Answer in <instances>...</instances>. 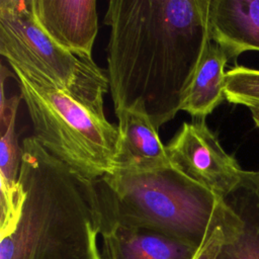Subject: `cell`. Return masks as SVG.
<instances>
[{"instance_id": "6", "label": "cell", "mask_w": 259, "mask_h": 259, "mask_svg": "<svg viewBox=\"0 0 259 259\" xmlns=\"http://www.w3.org/2000/svg\"><path fill=\"white\" fill-rule=\"evenodd\" d=\"M165 149L171 167L221 198L241 180L244 170L224 150L204 119L183 122Z\"/></svg>"}, {"instance_id": "13", "label": "cell", "mask_w": 259, "mask_h": 259, "mask_svg": "<svg viewBox=\"0 0 259 259\" xmlns=\"http://www.w3.org/2000/svg\"><path fill=\"white\" fill-rule=\"evenodd\" d=\"M229 61L224 49L209 39L184 91L180 110L193 119H204L226 99L225 67Z\"/></svg>"}, {"instance_id": "7", "label": "cell", "mask_w": 259, "mask_h": 259, "mask_svg": "<svg viewBox=\"0 0 259 259\" xmlns=\"http://www.w3.org/2000/svg\"><path fill=\"white\" fill-rule=\"evenodd\" d=\"M34 20L61 48L92 59L98 31L94 0H30Z\"/></svg>"}, {"instance_id": "4", "label": "cell", "mask_w": 259, "mask_h": 259, "mask_svg": "<svg viewBox=\"0 0 259 259\" xmlns=\"http://www.w3.org/2000/svg\"><path fill=\"white\" fill-rule=\"evenodd\" d=\"M30 117L33 138L82 176L97 180L113 171L118 130L31 70L10 66Z\"/></svg>"}, {"instance_id": "15", "label": "cell", "mask_w": 259, "mask_h": 259, "mask_svg": "<svg viewBox=\"0 0 259 259\" xmlns=\"http://www.w3.org/2000/svg\"><path fill=\"white\" fill-rule=\"evenodd\" d=\"M249 109H250V112H251V115H252V118H253L255 124L259 128V107H250Z\"/></svg>"}, {"instance_id": "14", "label": "cell", "mask_w": 259, "mask_h": 259, "mask_svg": "<svg viewBox=\"0 0 259 259\" xmlns=\"http://www.w3.org/2000/svg\"><path fill=\"white\" fill-rule=\"evenodd\" d=\"M225 97L230 103L259 107V70L235 66L227 71Z\"/></svg>"}, {"instance_id": "5", "label": "cell", "mask_w": 259, "mask_h": 259, "mask_svg": "<svg viewBox=\"0 0 259 259\" xmlns=\"http://www.w3.org/2000/svg\"><path fill=\"white\" fill-rule=\"evenodd\" d=\"M0 54L10 66L40 74L94 114L105 117L106 70L93 59L81 58L53 41L34 20L30 0H0Z\"/></svg>"}, {"instance_id": "8", "label": "cell", "mask_w": 259, "mask_h": 259, "mask_svg": "<svg viewBox=\"0 0 259 259\" xmlns=\"http://www.w3.org/2000/svg\"><path fill=\"white\" fill-rule=\"evenodd\" d=\"M230 208L225 236L211 259H259V171H246L224 198Z\"/></svg>"}, {"instance_id": "9", "label": "cell", "mask_w": 259, "mask_h": 259, "mask_svg": "<svg viewBox=\"0 0 259 259\" xmlns=\"http://www.w3.org/2000/svg\"><path fill=\"white\" fill-rule=\"evenodd\" d=\"M115 115L118 143L111 173L140 174L171 166L158 131L146 114L124 109Z\"/></svg>"}, {"instance_id": "12", "label": "cell", "mask_w": 259, "mask_h": 259, "mask_svg": "<svg viewBox=\"0 0 259 259\" xmlns=\"http://www.w3.org/2000/svg\"><path fill=\"white\" fill-rule=\"evenodd\" d=\"M101 237L104 259H200L192 246L148 228L114 224Z\"/></svg>"}, {"instance_id": "10", "label": "cell", "mask_w": 259, "mask_h": 259, "mask_svg": "<svg viewBox=\"0 0 259 259\" xmlns=\"http://www.w3.org/2000/svg\"><path fill=\"white\" fill-rule=\"evenodd\" d=\"M21 95L6 98L4 95V75L1 74L0 102V233L6 234L15 224L22 202L19 187L21 168V146L16 134V114Z\"/></svg>"}, {"instance_id": "1", "label": "cell", "mask_w": 259, "mask_h": 259, "mask_svg": "<svg viewBox=\"0 0 259 259\" xmlns=\"http://www.w3.org/2000/svg\"><path fill=\"white\" fill-rule=\"evenodd\" d=\"M209 0H110L107 77L114 111L146 114L159 131L182 98L209 37Z\"/></svg>"}, {"instance_id": "2", "label": "cell", "mask_w": 259, "mask_h": 259, "mask_svg": "<svg viewBox=\"0 0 259 259\" xmlns=\"http://www.w3.org/2000/svg\"><path fill=\"white\" fill-rule=\"evenodd\" d=\"M22 202L0 259H102L97 249L101 212L96 180L50 154L33 137L21 145Z\"/></svg>"}, {"instance_id": "3", "label": "cell", "mask_w": 259, "mask_h": 259, "mask_svg": "<svg viewBox=\"0 0 259 259\" xmlns=\"http://www.w3.org/2000/svg\"><path fill=\"white\" fill-rule=\"evenodd\" d=\"M96 187L101 236L114 224L148 228L192 246L200 259H211L225 236L230 218L225 200L171 166L107 173Z\"/></svg>"}, {"instance_id": "11", "label": "cell", "mask_w": 259, "mask_h": 259, "mask_svg": "<svg viewBox=\"0 0 259 259\" xmlns=\"http://www.w3.org/2000/svg\"><path fill=\"white\" fill-rule=\"evenodd\" d=\"M208 31L230 61L259 52V0H209Z\"/></svg>"}]
</instances>
